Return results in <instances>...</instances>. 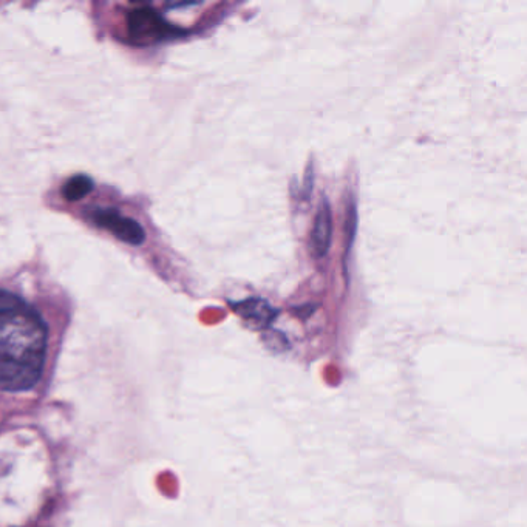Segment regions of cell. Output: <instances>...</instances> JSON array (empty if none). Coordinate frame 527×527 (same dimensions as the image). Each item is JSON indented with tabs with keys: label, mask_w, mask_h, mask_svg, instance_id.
Masks as SVG:
<instances>
[{
	"label": "cell",
	"mask_w": 527,
	"mask_h": 527,
	"mask_svg": "<svg viewBox=\"0 0 527 527\" xmlns=\"http://www.w3.org/2000/svg\"><path fill=\"white\" fill-rule=\"evenodd\" d=\"M93 189V180L87 175H76L64 184L62 195L67 201H78L89 195Z\"/></svg>",
	"instance_id": "obj_6"
},
{
	"label": "cell",
	"mask_w": 527,
	"mask_h": 527,
	"mask_svg": "<svg viewBox=\"0 0 527 527\" xmlns=\"http://www.w3.org/2000/svg\"><path fill=\"white\" fill-rule=\"evenodd\" d=\"M47 327L33 306L0 313V390L25 391L44 370Z\"/></svg>",
	"instance_id": "obj_1"
},
{
	"label": "cell",
	"mask_w": 527,
	"mask_h": 527,
	"mask_svg": "<svg viewBox=\"0 0 527 527\" xmlns=\"http://www.w3.org/2000/svg\"><path fill=\"white\" fill-rule=\"evenodd\" d=\"M331 237H333V215L327 200H323L314 218L313 232H311V245L316 257H325L330 251Z\"/></svg>",
	"instance_id": "obj_4"
},
{
	"label": "cell",
	"mask_w": 527,
	"mask_h": 527,
	"mask_svg": "<svg viewBox=\"0 0 527 527\" xmlns=\"http://www.w3.org/2000/svg\"><path fill=\"white\" fill-rule=\"evenodd\" d=\"M127 33L135 44L149 45L175 34L174 28L150 7L130 11L127 17Z\"/></svg>",
	"instance_id": "obj_2"
},
{
	"label": "cell",
	"mask_w": 527,
	"mask_h": 527,
	"mask_svg": "<svg viewBox=\"0 0 527 527\" xmlns=\"http://www.w3.org/2000/svg\"><path fill=\"white\" fill-rule=\"evenodd\" d=\"M93 221L99 228L107 229V231L115 234L116 238L130 243V245L140 246L146 240V234H144V229L141 228L140 223L132 220V218L123 217L115 209H98L93 214Z\"/></svg>",
	"instance_id": "obj_3"
},
{
	"label": "cell",
	"mask_w": 527,
	"mask_h": 527,
	"mask_svg": "<svg viewBox=\"0 0 527 527\" xmlns=\"http://www.w3.org/2000/svg\"><path fill=\"white\" fill-rule=\"evenodd\" d=\"M234 310L243 319L254 323L257 328L268 327L269 323L277 316L276 308H272L268 300L260 299V297H249L242 302L234 303Z\"/></svg>",
	"instance_id": "obj_5"
}]
</instances>
